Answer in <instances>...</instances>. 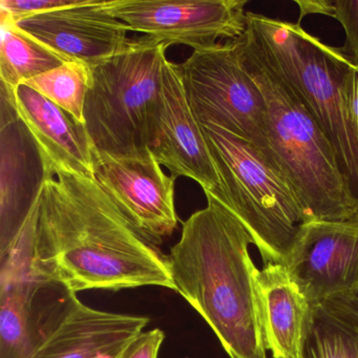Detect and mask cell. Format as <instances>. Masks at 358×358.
<instances>
[{"instance_id": "cell-18", "label": "cell", "mask_w": 358, "mask_h": 358, "mask_svg": "<svg viewBox=\"0 0 358 358\" xmlns=\"http://www.w3.org/2000/svg\"><path fill=\"white\" fill-rule=\"evenodd\" d=\"M1 45L0 79L10 87L18 85L66 62L57 54L22 32L14 20L0 11Z\"/></svg>"}, {"instance_id": "cell-6", "label": "cell", "mask_w": 358, "mask_h": 358, "mask_svg": "<svg viewBox=\"0 0 358 358\" xmlns=\"http://www.w3.org/2000/svg\"><path fill=\"white\" fill-rule=\"evenodd\" d=\"M226 206L242 222L264 264L286 265L305 213L288 182L259 148L215 125L203 127Z\"/></svg>"}, {"instance_id": "cell-23", "label": "cell", "mask_w": 358, "mask_h": 358, "mask_svg": "<svg viewBox=\"0 0 358 358\" xmlns=\"http://www.w3.org/2000/svg\"><path fill=\"white\" fill-rule=\"evenodd\" d=\"M341 93L350 129L358 144V66L350 60L343 74Z\"/></svg>"}, {"instance_id": "cell-3", "label": "cell", "mask_w": 358, "mask_h": 358, "mask_svg": "<svg viewBox=\"0 0 358 358\" xmlns=\"http://www.w3.org/2000/svg\"><path fill=\"white\" fill-rule=\"evenodd\" d=\"M232 45L241 66L263 94L274 163L296 196L307 223L358 219V201L334 150L301 98L246 32Z\"/></svg>"}, {"instance_id": "cell-14", "label": "cell", "mask_w": 358, "mask_h": 358, "mask_svg": "<svg viewBox=\"0 0 358 358\" xmlns=\"http://www.w3.org/2000/svg\"><path fill=\"white\" fill-rule=\"evenodd\" d=\"M253 280L266 350L272 358H303L313 305L282 264L255 267Z\"/></svg>"}, {"instance_id": "cell-10", "label": "cell", "mask_w": 358, "mask_h": 358, "mask_svg": "<svg viewBox=\"0 0 358 358\" xmlns=\"http://www.w3.org/2000/svg\"><path fill=\"white\" fill-rule=\"evenodd\" d=\"M94 178L152 244L158 246L177 229L176 178L163 171L150 150L134 157H112L94 150Z\"/></svg>"}, {"instance_id": "cell-5", "label": "cell", "mask_w": 358, "mask_h": 358, "mask_svg": "<svg viewBox=\"0 0 358 358\" xmlns=\"http://www.w3.org/2000/svg\"><path fill=\"white\" fill-rule=\"evenodd\" d=\"M167 43L136 38L127 51L91 68L85 125L98 154H145L162 108Z\"/></svg>"}, {"instance_id": "cell-1", "label": "cell", "mask_w": 358, "mask_h": 358, "mask_svg": "<svg viewBox=\"0 0 358 358\" xmlns=\"http://www.w3.org/2000/svg\"><path fill=\"white\" fill-rule=\"evenodd\" d=\"M32 264L43 284L75 294L146 286L176 291L167 255L134 227L92 176L58 171L45 182Z\"/></svg>"}, {"instance_id": "cell-21", "label": "cell", "mask_w": 358, "mask_h": 358, "mask_svg": "<svg viewBox=\"0 0 358 358\" xmlns=\"http://www.w3.org/2000/svg\"><path fill=\"white\" fill-rule=\"evenodd\" d=\"M301 18L307 14H322L335 18L343 26L345 43L341 52L358 66V0H320L295 1Z\"/></svg>"}, {"instance_id": "cell-4", "label": "cell", "mask_w": 358, "mask_h": 358, "mask_svg": "<svg viewBox=\"0 0 358 358\" xmlns=\"http://www.w3.org/2000/svg\"><path fill=\"white\" fill-rule=\"evenodd\" d=\"M246 33L268 64L291 85L330 142L339 169L358 201V144L341 93L350 59L299 24L247 12Z\"/></svg>"}, {"instance_id": "cell-7", "label": "cell", "mask_w": 358, "mask_h": 358, "mask_svg": "<svg viewBox=\"0 0 358 358\" xmlns=\"http://www.w3.org/2000/svg\"><path fill=\"white\" fill-rule=\"evenodd\" d=\"M176 66L196 121L247 140L278 169L268 140L263 94L241 66L232 41L194 51Z\"/></svg>"}, {"instance_id": "cell-25", "label": "cell", "mask_w": 358, "mask_h": 358, "mask_svg": "<svg viewBox=\"0 0 358 358\" xmlns=\"http://www.w3.org/2000/svg\"><path fill=\"white\" fill-rule=\"evenodd\" d=\"M322 305L358 324V290L332 297L322 303Z\"/></svg>"}, {"instance_id": "cell-13", "label": "cell", "mask_w": 358, "mask_h": 358, "mask_svg": "<svg viewBox=\"0 0 358 358\" xmlns=\"http://www.w3.org/2000/svg\"><path fill=\"white\" fill-rule=\"evenodd\" d=\"M150 152L171 176L194 180L226 204L225 194L202 125L192 114L176 64L165 62L162 108L150 144Z\"/></svg>"}, {"instance_id": "cell-24", "label": "cell", "mask_w": 358, "mask_h": 358, "mask_svg": "<svg viewBox=\"0 0 358 358\" xmlns=\"http://www.w3.org/2000/svg\"><path fill=\"white\" fill-rule=\"evenodd\" d=\"M164 339L161 329L143 331L125 348L120 358H158Z\"/></svg>"}, {"instance_id": "cell-16", "label": "cell", "mask_w": 358, "mask_h": 358, "mask_svg": "<svg viewBox=\"0 0 358 358\" xmlns=\"http://www.w3.org/2000/svg\"><path fill=\"white\" fill-rule=\"evenodd\" d=\"M1 137V247L10 242L54 178L22 119L0 127Z\"/></svg>"}, {"instance_id": "cell-12", "label": "cell", "mask_w": 358, "mask_h": 358, "mask_svg": "<svg viewBox=\"0 0 358 358\" xmlns=\"http://www.w3.org/2000/svg\"><path fill=\"white\" fill-rule=\"evenodd\" d=\"M108 1L83 0L79 5L14 22L18 29L66 62L95 66L127 51L135 43L127 24L106 10Z\"/></svg>"}, {"instance_id": "cell-11", "label": "cell", "mask_w": 358, "mask_h": 358, "mask_svg": "<svg viewBox=\"0 0 358 358\" xmlns=\"http://www.w3.org/2000/svg\"><path fill=\"white\" fill-rule=\"evenodd\" d=\"M285 266L313 306L358 290V219L306 223Z\"/></svg>"}, {"instance_id": "cell-2", "label": "cell", "mask_w": 358, "mask_h": 358, "mask_svg": "<svg viewBox=\"0 0 358 358\" xmlns=\"http://www.w3.org/2000/svg\"><path fill=\"white\" fill-rule=\"evenodd\" d=\"M207 206L182 224L167 255L176 292L210 327L230 358H268L249 255L252 238L210 194Z\"/></svg>"}, {"instance_id": "cell-8", "label": "cell", "mask_w": 358, "mask_h": 358, "mask_svg": "<svg viewBox=\"0 0 358 358\" xmlns=\"http://www.w3.org/2000/svg\"><path fill=\"white\" fill-rule=\"evenodd\" d=\"M247 0H110L106 10L138 32L194 51L246 32Z\"/></svg>"}, {"instance_id": "cell-22", "label": "cell", "mask_w": 358, "mask_h": 358, "mask_svg": "<svg viewBox=\"0 0 358 358\" xmlns=\"http://www.w3.org/2000/svg\"><path fill=\"white\" fill-rule=\"evenodd\" d=\"M81 1L83 0H1L0 11L5 12L14 22H18L29 16L73 7Z\"/></svg>"}, {"instance_id": "cell-9", "label": "cell", "mask_w": 358, "mask_h": 358, "mask_svg": "<svg viewBox=\"0 0 358 358\" xmlns=\"http://www.w3.org/2000/svg\"><path fill=\"white\" fill-rule=\"evenodd\" d=\"M150 318L94 309L75 293L49 310L22 358H120Z\"/></svg>"}, {"instance_id": "cell-19", "label": "cell", "mask_w": 358, "mask_h": 358, "mask_svg": "<svg viewBox=\"0 0 358 358\" xmlns=\"http://www.w3.org/2000/svg\"><path fill=\"white\" fill-rule=\"evenodd\" d=\"M303 358H358L357 322L314 305Z\"/></svg>"}, {"instance_id": "cell-20", "label": "cell", "mask_w": 358, "mask_h": 358, "mask_svg": "<svg viewBox=\"0 0 358 358\" xmlns=\"http://www.w3.org/2000/svg\"><path fill=\"white\" fill-rule=\"evenodd\" d=\"M56 106L66 110L77 122L85 124V99L91 85V68L78 62H66L58 68L24 83Z\"/></svg>"}, {"instance_id": "cell-15", "label": "cell", "mask_w": 358, "mask_h": 358, "mask_svg": "<svg viewBox=\"0 0 358 358\" xmlns=\"http://www.w3.org/2000/svg\"><path fill=\"white\" fill-rule=\"evenodd\" d=\"M20 119L34 138L52 175L94 177V148L85 124L28 85L15 89Z\"/></svg>"}, {"instance_id": "cell-17", "label": "cell", "mask_w": 358, "mask_h": 358, "mask_svg": "<svg viewBox=\"0 0 358 358\" xmlns=\"http://www.w3.org/2000/svg\"><path fill=\"white\" fill-rule=\"evenodd\" d=\"M0 284V357L22 358L36 330L34 301L47 285L35 272L31 255L20 250L1 255Z\"/></svg>"}]
</instances>
